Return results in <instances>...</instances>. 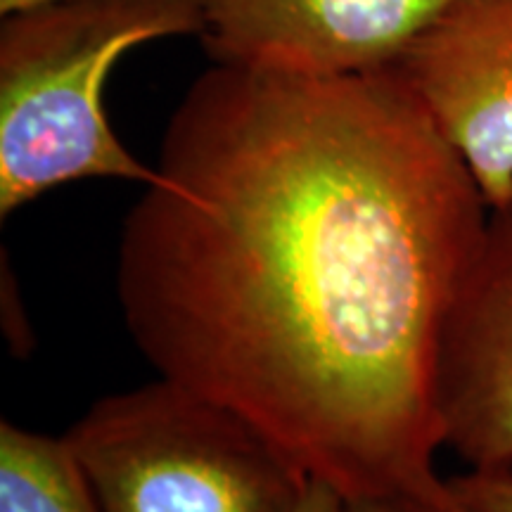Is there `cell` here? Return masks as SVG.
<instances>
[{
  "label": "cell",
  "instance_id": "cell-1",
  "mask_svg": "<svg viewBox=\"0 0 512 512\" xmlns=\"http://www.w3.org/2000/svg\"><path fill=\"white\" fill-rule=\"evenodd\" d=\"M121 223L117 299L159 377L347 503L434 494L437 358L489 204L399 69L211 64Z\"/></svg>",
  "mask_w": 512,
  "mask_h": 512
},
{
  "label": "cell",
  "instance_id": "cell-2",
  "mask_svg": "<svg viewBox=\"0 0 512 512\" xmlns=\"http://www.w3.org/2000/svg\"><path fill=\"white\" fill-rule=\"evenodd\" d=\"M204 31V0H60L0 22V219L88 178L157 181L110 124L128 50Z\"/></svg>",
  "mask_w": 512,
  "mask_h": 512
},
{
  "label": "cell",
  "instance_id": "cell-3",
  "mask_svg": "<svg viewBox=\"0 0 512 512\" xmlns=\"http://www.w3.org/2000/svg\"><path fill=\"white\" fill-rule=\"evenodd\" d=\"M102 512H294L309 477L221 403L159 377L64 434Z\"/></svg>",
  "mask_w": 512,
  "mask_h": 512
},
{
  "label": "cell",
  "instance_id": "cell-4",
  "mask_svg": "<svg viewBox=\"0 0 512 512\" xmlns=\"http://www.w3.org/2000/svg\"><path fill=\"white\" fill-rule=\"evenodd\" d=\"M396 69L489 209L512 207V0H451Z\"/></svg>",
  "mask_w": 512,
  "mask_h": 512
},
{
  "label": "cell",
  "instance_id": "cell-5",
  "mask_svg": "<svg viewBox=\"0 0 512 512\" xmlns=\"http://www.w3.org/2000/svg\"><path fill=\"white\" fill-rule=\"evenodd\" d=\"M441 444L475 472L512 470V207L491 209L441 330Z\"/></svg>",
  "mask_w": 512,
  "mask_h": 512
},
{
  "label": "cell",
  "instance_id": "cell-6",
  "mask_svg": "<svg viewBox=\"0 0 512 512\" xmlns=\"http://www.w3.org/2000/svg\"><path fill=\"white\" fill-rule=\"evenodd\" d=\"M451 0H204L211 64L309 76L396 67Z\"/></svg>",
  "mask_w": 512,
  "mask_h": 512
},
{
  "label": "cell",
  "instance_id": "cell-7",
  "mask_svg": "<svg viewBox=\"0 0 512 512\" xmlns=\"http://www.w3.org/2000/svg\"><path fill=\"white\" fill-rule=\"evenodd\" d=\"M0 512H102L64 439L0 425Z\"/></svg>",
  "mask_w": 512,
  "mask_h": 512
},
{
  "label": "cell",
  "instance_id": "cell-8",
  "mask_svg": "<svg viewBox=\"0 0 512 512\" xmlns=\"http://www.w3.org/2000/svg\"><path fill=\"white\" fill-rule=\"evenodd\" d=\"M453 494L477 512H512L510 472H465L448 479Z\"/></svg>",
  "mask_w": 512,
  "mask_h": 512
},
{
  "label": "cell",
  "instance_id": "cell-9",
  "mask_svg": "<svg viewBox=\"0 0 512 512\" xmlns=\"http://www.w3.org/2000/svg\"><path fill=\"white\" fill-rule=\"evenodd\" d=\"M347 512H477L453 494L451 484L434 494H394L347 503Z\"/></svg>",
  "mask_w": 512,
  "mask_h": 512
},
{
  "label": "cell",
  "instance_id": "cell-10",
  "mask_svg": "<svg viewBox=\"0 0 512 512\" xmlns=\"http://www.w3.org/2000/svg\"><path fill=\"white\" fill-rule=\"evenodd\" d=\"M294 512H347V501L332 486L318 479H309Z\"/></svg>",
  "mask_w": 512,
  "mask_h": 512
},
{
  "label": "cell",
  "instance_id": "cell-11",
  "mask_svg": "<svg viewBox=\"0 0 512 512\" xmlns=\"http://www.w3.org/2000/svg\"><path fill=\"white\" fill-rule=\"evenodd\" d=\"M50 3H60V0H0V15H12V12L31 10V8H38V5H50Z\"/></svg>",
  "mask_w": 512,
  "mask_h": 512
}]
</instances>
